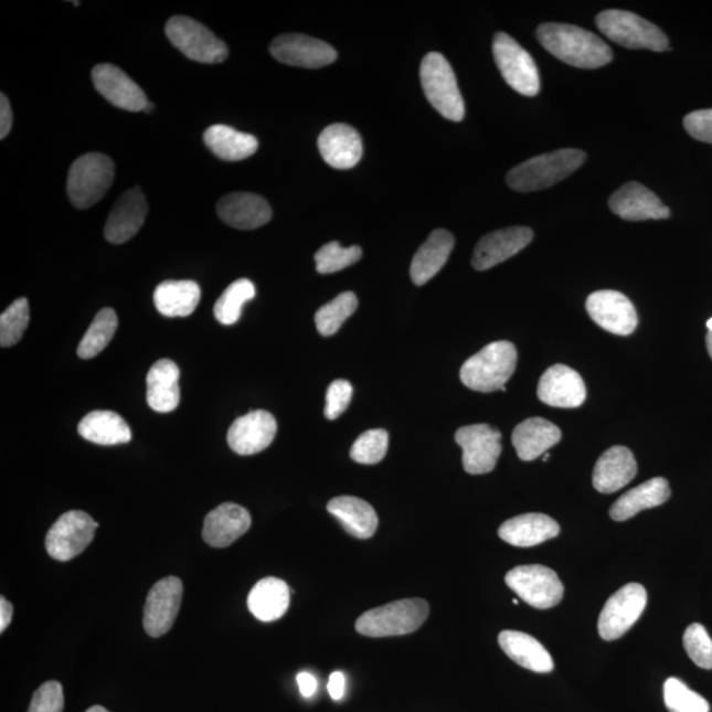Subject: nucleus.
Here are the masks:
<instances>
[{
    "label": "nucleus",
    "mask_w": 712,
    "mask_h": 712,
    "mask_svg": "<svg viewBox=\"0 0 712 712\" xmlns=\"http://www.w3.org/2000/svg\"><path fill=\"white\" fill-rule=\"evenodd\" d=\"M538 39L542 46L554 57L564 63L596 70L613 61V51L595 33L572 24L546 23L538 30Z\"/></svg>",
    "instance_id": "f257e3e1"
},
{
    "label": "nucleus",
    "mask_w": 712,
    "mask_h": 712,
    "mask_svg": "<svg viewBox=\"0 0 712 712\" xmlns=\"http://www.w3.org/2000/svg\"><path fill=\"white\" fill-rule=\"evenodd\" d=\"M585 160L586 153L580 149H559L521 162L507 174V182L518 192H535L568 178Z\"/></svg>",
    "instance_id": "f03ea898"
},
{
    "label": "nucleus",
    "mask_w": 712,
    "mask_h": 712,
    "mask_svg": "<svg viewBox=\"0 0 712 712\" xmlns=\"http://www.w3.org/2000/svg\"><path fill=\"white\" fill-rule=\"evenodd\" d=\"M517 363L518 351L511 342H493L467 359L459 376L467 389L472 391H501L517 370Z\"/></svg>",
    "instance_id": "7ed1b4c3"
},
{
    "label": "nucleus",
    "mask_w": 712,
    "mask_h": 712,
    "mask_svg": "<svg viewBox=\"0 0 712 712\" xmlns=\"http://www.w3.org/2000/svg\"><path fill=\"white\" fill-rule=\"evenodd\" d=\"M429 609L426 601L419 598L392 602L364 613L357 620L355 628L368 637L410 635L423 626Z\"/></svg>",
    "instance_id": "20e7f679"
},
{
    "label": "nucleus",
    "mask_w": 712,
    "mask_h": 712,
    "mask_svg": "<svg viewBox=\"0 0 712 712\" xmlns=\"http://www.w3.org/2000/svg\"><path fill=\"white\" fill-rule=\"evenodd\" d=\"M115 178L114 161L98 152L86 153L73 162L67 174V195L73 206L84 210L99 202Z\"/></svg>",
    "instance_id": "39448f33"
},
{
    "label": "nucleus",
    "mask_w": 712,
    "mask_h": 712,
    "mask_svg": "<svg viewBox=\"0 0 712 712\" xmlns=\"http://www.w3.org/2000/svg\"><path fill=\"white\" fill-rule=\"evenodd\" d=\"M427 100L444 118L460 121L465 118V102L456 74L443 54H426L419 70Z\"/></svg>",
    "instance_id": "423d86ee"
},
{
    "label": "nucleus",
    "mask_w": 712,
    "mask_h": 712,
    "mask_svg": "<svg viewBox=\"0 0 712 712\" xmlns=\"http://www.w3.org/2000/svg\"><path fill=\"white\" fill-rule=\"evenodd\" d=\"M596 25L603 35L629 50H669V40L659 26L636 13L623 10L603 11L596 17Z\"/></svg>",
    "instance_id": "0eeeda50"
},
{
    "label": "nucleus",
    "mask_w": 712,
    "mask_h": 712,
    "mask_svg": "<svg viewBox=\"0 0 712 712\" xmlns=\"http://www.w3.org/2000/svg\"><path fill=\"white\" fill-rule=\"evenodd\" d=\"M166 33L174 47L189 60L202 64H221L229 56V47L205 25L188 17L168 20Z\"/></svg>",
    "instance_id": "6e6552de"
},
{
    "label": "nucleus",
    "mask_w": 712,
    "mask_h": 712,
    "mask_svg": "<svg viewBox=\"0 0 712 712\" xmlns=\"http://www.w3.org/2000/svg\"><path fill=\"white\" fill-rule=\"evenodd\" d=\"M492 52L501 76L513 91L534 97L540 92L538 66L524 47L507 33L499 32L493 38Z\"/></svg>",
    "instance_id": "1a4fd4ad"
},
{
    "label": "nucleus",
    "mask_w": 712,
    "mask_h": 712,
    "mask_svg": "<svg viewBox=\"0 0 712 712\" xmlns=\"http://www.w3.org/2000/svg\"><path fill=\"white\" fill-rule=\"evenodd\" d=\"M507 586L522 601L538 609L560 605L564 585L552 568L541 565L518 566L506 575Z\"/></svg>",
    "instance_id": "9d476101"
},
{
    "label": "nucleus",
    "mask_w": 712,
    "mask_h": 712,
    "mask_svg": "<svg viewBox=\"0 0 712 712\" xmlns=\"http://www.w3.org/2000/svg\"><path fill=\"white\" fill-rule=\"evenodd\" d=\"M99 527L91 514L70 511L63 514L46 534L45 548L53 560L66 562L76 559L94 540Z\"/></svg>",
    "instance_id": "9b49d317"
},
{
    "label": "nucleus",
    "mask_w": 712,
    "mask_h": 712,
    "mask_svg": "<svg viewBox=\"0 0 712 712\" xmlns=\"http://www.w3.org/2000/svg\"><path fill=\"white\" fill-rule=\"evenodd\" d=\"M648 595L639 583L617 589L603 607L598 630L603 640L614 641L626 635L646 609Z\"/></svg>",
    "instance_id": "f8f14e48"
},
{
    "label": "nucleus",
    "mask_w": 712,
    "mask_h": 712,
    "mask_svg": "<svg viewBox=\"0 0 712 712\" xmlns=\"http://www.w3.org/2000/svg\"><path fill=\"white\" fill-rule=\"evenodd\" d=\"M456 443L464 450V469L467 474L491 472L501 454V433L487 424L464 426L456 433Z\"/></svg>",
    "instance_id": "ddd939ff"
},
{
    "label": "nucleus",
    "mask_w": 712,
    "mask_h": 712,
    "mask_svg": "<svg viewBox=\"0 0 712 712\" xmlns=\"http://www.w3.org/2000/svg\"><path fill=\"white\" fill-rule=\"evenodd\" d=\"M184 595V586L178 576H167L151 588L145 606L146 633L151 637L166 635L173 627Z\"/></svg>",
    "instance_id": "4468645a"
},
{
    "label": "nucleus",
    "mask_w": 712,
    "mask_h": 712,
    "mask_svg": "<svg viewBox=\"0 0 712 712\" xmlns=\"http://www.w3.org/2000/svg\"><path fill=\"white\" fill-rule=\"evenodd\" d=\"M586 309L593 321L612 334H633L639 322L633 301L620 291H594L587 298Z\"/></svg>",
    "instance_id": "2eb2a0df"
},
{
    "label": "nucleus",
    "mask_w": 712,
    "mask_h": 712,
    "mask_svg": "<svg viewBox=\"0 0 712 712\" xmlns=\"http://www.w3.org/2000/svg\"><path fill=\"white\" fill-rule=\"evenodd\" d=\"M270 53L283 64L308 70L328 66L337 60L334 47L301 33H288L276 38L270 44Z\"/></svg>",
    "instance_id": "dca6fc26"
},
{
    "label": "nucleus",
    "mask_w": 712,
    "mask_h": 712,
    "mask_svg": "<svg viewBox=\"0 0 712 712\" xmlns=\"http://www.w3.org/2000/svg\"><path fill=\"white\" fill-rule=\"evenodd\" d=\"M95 89L111 105L121 110L145 111L148 105L147 95L134 79L111 64H100L92 72Z\"/></svg>",
    "instance_id": "f3484780"
},
{
    "label": "nucleus",
    "mask_w": 712,
    "mask_h": 712,
    "mask_svg": "<svg viewBox=\"0 0 712 712\" xmlns=\"http://www.w3.org/2000/svg\"><path fill=\"white\" fill-rule=\"evenodd\" d=\"M276 433V418L267 411H254L230 426L227 443L240 456H254L274 443Z\"/></svg>",
    "instance_id": "a211bd4d"
},
{
    "label": "nucleus",
    "mask_w": 712,
    "mask_h": 712,
    "mask_svg": "<svg viewBox=\"0 0 712 712\" xmlns=\"http://www.w3.org/2000/svg\"><path fill=\"white\" fill-rule=\"evenodd\" d=\"M538 395L542 403L554 408H578L587 391L582 376L565 364H555L541 376Z\"/></svg>",
    "instance_id": "6ab92c4d"
},
{
    "label": "nucleus",
    "mask_w": 712,
    "mask_h": 712,
    "mask_svg": "<svg viewBox=\"0 0 712 712\" xmlns=\"http://www.w3.org/2000/svg\"><path fill=\"white\" fill-rule=\"evenodd\" d=\"M533 241V232L529 227H508L488 234L478 242L472 255V267L487 270L524 249Z\"/></svg>",
    "instance_id": "aec40b11"
},
{
    "label": "nucleus",
    "mask_w": 712,
    "mask_h": 712,
    "mask_svg": "<svg viewBox=\"0 0 712 712\" xmlns=\"http://www.w3.org/2000/svg\"><path fill=\"white\" fill-rule=\"evenodd\" d=\"M148 203L139 187L127 190L115 203L105 226V237L113 244L131 241L145 225Z\"/></svg>",
    "instance_id": "412c9836"
},
{
    "label": "nucleus",
    "mask_w": 712,
    "mask_h": 712,
    "mask_svg": "<svg viewBox=\"0 0 712 712\" xmlns=\"http://www.w3.org/2000/svg\"><path fill=\"white\" fill-rule=\"evenodd\" d=\"M609 209L626 221L668 220L670 210L639 182H627L609 199Z\"/></svg>",
    "instance_id": "4be33fe9"
},
{
    "label": "nucleus",
    "mask_w": 712,
    "mask_h": 712,
    "mask_svg": "<svg viewBox=\"0 0 712 712\" xmlns=\"http://www.w3.org/2000/svg\"><path fill=\"white\" fill-rule=\"evenodd\" d=\"M220 219L237 230L259 229L273 219V209L262 195L254 193H232L222 196L216 203Z\"/></svg>",
    "instance_id": "5701e85b"
},
{
    "label": "nucleus",
    "mask_w": 712,
    "mask_h": 712,
    "mask_svg": "<svg viewBox=\"0 0 712 712\" xmlns=\"http://www.w3.org/2000/svg\"><path fill=\"white\" fill-rule=\"evenodd\" d=\"M251 528V514L246 508L223 503L215 508L203 522L202 538L213 548H227L242 538Z\"/></svg>",
    "instance_id": "b1692460"
},
{
    "label": "nucleus",
    "mask_w": 712,
    "mask_h": 712,
    "mask_svg": "<svg viewBox=\"0 0 712 712\" xmlns=\"http://www.w3.org/2000/svg\"><path fill=\"white\" fill-rule=\"evenodd\" d=\"M322 159L336 169L354 168L363 156V142L355 128L343 124L325 128L318 138Z\"/></svg>",
    "instance_id": "393cba45"
},
{
    "label": "nucleus",
    "mask_w": 712,
    "mask_h": 712,
    "mask_svg": "<svg viewBox=\"0 0 712 712\" xmlns=\"http://www.w3.org/2000/svg\"><path fill=\"white\" fill-rule=\"evenodd\" d=\"M559 522L542 513H527L501 524L499 538L507 544L519 548H532L560 534Z\"/></svg>",
    "instance_id": "a878e982"
},
{
    "label": "nucleus",
    "mask_w": 712,
    "mask_h": 712,
    "mask_svg": "<svg viewBox=\"0 0 712 712\" xmlns=\"http://www.w3.org/2000/svg\"><path fill=\"white\" fill-rule=\"evenodd\" d=\"M637 464L628 447L614 446L598 459L593 474L596 491L614 493L636 477Z\"/></svg>",
    "instance_id": "bb28decb"
},
{
    "label": "nucleus",
    "mask_w": 712,
    "mask_h": 712,
    "mask_svg": "<svg viewBox=\"0 0 712 712\" xmlns=\"http://www.w3.org/2000/svg\"><path fill=\"white\" fill-rule=\"evenodd\" d=\"M561 437L562 434L557 425L545 418L532 417L514 427L512 444L519 458L531 463L557 445Z\"/></svg>",
    "instance_id": "cd10ccee"
},
{
    "label": "nucleus",
    "mask_w": 712,
    "mask_h": 712,
    "mask_svg": "<svg viewBox=\"0 0 712 712\" xmlns=\"http://www.w3.org/2000/svg\"><path fill=\"white\" fill-rule=\"evenodd\" d=\"M180 370L169 359L156 362L147 375V403L159 413H169L180 404Z\"/></svg>",
    "instance_id": "c85d7f7f"
},
{
    "label": "nucleus",
    "mask_w": 712,
    "mask_h": 712,
    "mask_svg": "<svg viewBox=\"0 0 712 712\" xmlns=\"http://www.w3.org/2000/svg\"><path fill=\"white\" fill-rule=\"evenodd\" d=\"M454 236L444 229L434 230L411 264L412 281L424 285L445 266L454 248Z\"/></svg>",
    "instance_id": "c756f323"
},
{
    "label": "nucleus",
    "mask_w": 712,
    "mask_h": 712,
    "mask_svg": "<svg viewBox=\"0 0 712 712\" xmlns=\"http://www.w3.org/2000/svg\"><path fill=\"white\" fill-rule=\"evenodd\" d=\"M289 605L290 588L275 576L257 582L247 598L249 613L264 623L279 620L288 612Z\"/></svg>",
    "instance_id": "7c9ffc66"
},
{
    "label": "nucleus",
    "mask_w": 712,
    "mask_h": 712,
    "mask_svg": "<svg viewBox=\"0 0 712 712\" xmlns=\"http://www.w3.org/2000/svg\"><path fill=\"white\" fill-rule=\"evenodd\" d=\"M499 646L510 659L535 673H551L554 669L552 656L542 644L524 633L503 630Z\"/></svg>",
    "instance_id": "2f4dec72"
},
{
    "label": "nucleus",
    "mask_w": 712,
    "mask_h": 712,
    "mask_svg": "<svg viewBox=\"0 0 712 712\" xmlns=\"http://www.w3.org/2000/svg\"><path fill=\"white\" fill-rule=\"evenodd\" d=\"M328 511L341 522L346 532L357 539H371L376 532L378 514L368 501L355 497H338L329 501Z\"/></svg>",
    "instance_id": "473e14b6"
},
{
    "label": "nucleus",
    "mask_w": 712,
    "mask_h": 712,
    "mask_svg": "<svg viewBox=\"0 0 712 712\" xmlns=\"http://www.w3.org/2000/svg\"><path fill=\"white\" fill-rule=\"evenodd\" d=\"M670 495L667 479H650L617 499L609 510V517L615 521H626L644 510L663 504L669 500Z\"/></svg>",
    "instance_id": "72a5a7b5"
},
{
    "label": "nucleus",
    "mask_w": 712,
    "mask_h": 712,
    "mask_svg": "<svg viewBox=\"0 0 712 712\" xmlns=\"http://www.w3.org/2000/svg\"><path fill=\"white\" fill-rule=\"evenodd\" d=\"M79 436L102 446L128 444L132 438L130 425L118 413L94 411L78 425Z\"/></svg>",
    "instance_id": "f704fd0d"
},
{
    "label": "nucleus",
    "mask_w": 712,
    "mask_h": 712,
    "mask_svg": "<svg viewBox=\"0 0 712 712\" xmlns=\"http://www.w3.org/2000/svg\"><path fill=\"white\" fill-rule=\"evenodd\" d=\"M201 289L192 280H168L161 283L153 294L156 309L162 316L188 317L199 307Z\"/></svg>",
    "instance_id": "c9c22d12"
},
{
    "label": "nucleus",
    "mask_w": 712,
    "mask_h": 712,
    "mask_svg": "<svg viewBox=\"0 0 712 712\" xmlns=\"http://www.w3.org/2000/svg\"><path fill=\"white\" fill-rule=\"evenodd\" d=\"M203 141L216 158L225 161H241L253 156L259 141L254 135L236 131L235 128L216 125L203 134Z\"/></svg>",
    "instance_id": "e433bc0d"
},
{
    "label": "nucleus",
    "mask_w": 712,
    "mask_h": 712,
    "mask_svg": "<svg viewBox=\"0 0 712 712\" xmlns=\"http://www.w3.org/2000/svg\"><path fill=\"white\" fill-rule=\"evenodd\" d=\"M118 330V316L110 308L102 309L95 316L91 328L87 329L83 341L79 342L77 354L81 359H92L100 354L113 341Z\"/></svg>",
    "instance_id": "4c0bfd02"
},
{
    "label": "nucleus",
    "mask_w": 712,
    "mask_h": 712,
    "mask_svg": "<svg viewBox=\"0 0 712 712\" xmlns=\"http://www.w3.org/2000/svg\"><path fill=\"white\" fill-rule=\"evenodd\" d=\"M256 288L253 281L240 279L229 285L214 305V317L222 325H234L241 320L243 305L253 300Z\"/></svg>",
    "instance_id": "58836bf2"
},
{
    "label": "nucleus",
    "mask_w": 712,
    "mask_h": 712,
    "mask_svg": "<svg viewBox=\"0 0 712 712\" xmlns=\"http://www.w3.org/2000/svg\"><path fill=\"white\" fill-rule=\"evenodd\" d=\"M357 308L358 297L355 294L343 291L334 300L317 310L315 320L318 332L323 337L337 334L344 321L355 314Z\"/></svg>",
    "instance_id": "ea45409f"
},
{
    "label": "nucleus",
    "mask_w": 712,
    "mask_h": 712,
    "mask_svg": "<svg viewBox=\"0 0 712 712\" xmlns=\"http://www.w3.org/2000/svg\"><path fill=\"white\" fill-rule=\"evenodd\" d=\"M29 300L18 298L0 316V344L2 348H11V346L19 343L24 331L29 328Z\"/></svg>",
    "instance_id": "a19ab883"
},
{
    "label": "nucleus",
    "mask_w": 712,
    "mask_h": 712,
    "mask_svg": "<svg viewBox=\"0 0 712 712\" xmlns=\"http://www.w3.org/2000/svg\"><path fill=\"white\" fill-rule=\"evenodd\" d=\"M363 253L359 246L342 247L338 242L325 244L315 256L318 274L339 273L361 261Z\"/></svg>",
    "instance_id": "79ce46f5"
},
{
    "label": "nucleus",
    "mask_w": 712,
    "mask_h": 712,
    "mask_svg": "<svg viewBox=\"0 0 712 712\" xmlns=\"http://www.w3.org/2000/svg\"><path fill=\"white\" fill-rule=\"evenodd\" d=\"M663 701L669 712H709L710 704L678 678H669L663 684Z\"/></svg>",
    "instance_id": "37998d69"
},
{
    "label": "nucleus",
    "mask_w": 712,
    "mask_h": 712,
    "mask_svg": "<svg viewBox=\"0 0 712 712\" xmlns=\"http://www.w3.org/2000/svg\"><path fill=\"white\" fill-rule=\"evenodd\" d=\"M389 433L383 429L364 432L352 445L350 457L361 465L382 463L389 451Z\"/></svg>",
    "instance_id": "c03bdc74"
},
{
    "label": "nucleus",
    "mask_w": 712,
    "mask_h": 712,
    "mask_svg": "<svg viewBox=\"0 0 712 712\" xmlns=\"http://www.w3.org/2000/svg\"><path fill=\"white\" fill-rule=\"evenodd\" d=\"M683 647L697 667L712 669V639L702 624H691L684 630Z\"/></svg>",
    "instance_id": "a18cd8bd"
},
{
    "label": "nucleus",
    "mask_w": 712,
    "mask_h": 712,
    "mask_svg": "<svg viewBox=\"0 0 712 712\" xmlns=\"http://www.w3.org/2000/svg\"><path fill=\"white\" fill-rule=\"evenodd\" d=\"M64 690L60 682L50 681L33 694L29 712H63Z\"/></svg>",
    "instance_id": "49530a36"
},
{
    "label": "nucleus",
    "mask_w": 712,
    "mask_h": 712,
    "mask_svg": "<svg viewBox=\"0 0 712 712\" xmlns=\"http://www.w3.org/2000/svg\"><path fill=\"white\" fill-rule=\"evenodd\" d=\"M352 398V385L348 380H336L329 385L327 392V406L325 416L328 419H337L349 408Z\"/></svg>",
    "instance_id": "de8ad7c7"
},
{
    "label": "nucleus",
    "mask_w": 712,
    "mask_h": 712,
    "mask_svg": "<svg viewBox=\"0 0 712 712\" xmlns=\"http://www.w3.org/2000/svg\"><path fill=\"white\" fill-rule=\"evenodd\" d=\"M690 137L712 145V108L690 113L683 119Z\"/></svg>",
    "instance_id": "09e8293b"
},
{
    "label": "nucleus",
    "mask_w": 712,
    "mask_h": 712,
    "mask_svg": "<svg viewBox=\"0 0 712 712\" xmlns=\"http://www.w3.org/2000/svg\"><path fill=\"white\" fill-rule=\"evenodd\" d=\"M12 108L6 94H0V139H4L12 128Z\"/></svg>",
    "instance_id": "8fccbe9b"
},
{
    "label": "nucleus",
    "mask_w": 712,
    "mask_h": 712,
    "mask_svg": "<svg viewBox=\"0 0 712 712\" xmlns=\"http://www.w3.org/2000/svg\"><path fill=\"white\" fill-rule=\"evenodd\" d=\"M346 677L341 671H334L329 678L328 690L334 701H341L344 695Z\"/></svg>",
    "instance_id": "3c124183"
},
{
    "label": "nucleus",
    "mask_w": 712,
    "mask_h": 712,
    "mask_svg": "<svg viewBox=\"0 0 712 712\" xmlns=\"http://www.w3.org/2000/svg\"><path fill=\"white\" fill-rule=\"evenodd\" d=\"M297 683L305 698H310L316 694L318 683L315 676L302 671V673L297 676Z\"/></svg>",
    "instance_id": "603ef678"
},
{
    "label": "nucleus",
    "mask_w": 712,
    "mask_h": 712,
    "mask_svg": "<svg viewBox=\"0 0 712 712\" xmlns=\"http://www.w3.org/2000/svg\"><path fill=\"white\" fill-rule=\"evenodd\" d=\"M13 615V607L6 598H0V630L4 633L6 628L10 626Z\"/></svg>",
    "instance_id": "864d4df0"
},
{
    "label": "nucleus",
    "mask_w": 712,
    "mask_h": 712,
    "mask_svg": "<svg viewBox=\"0 0 712 712\" xmlns=\"http://www.w3.org/2000/svg\"><path fill=\"white\" fill-rule=\"evenodd\" d=\"M706 343H708L709 354L712 358V331H709V334L706 337Z\"/></svg>",
    "instance_id": "5fc2aeb1"
},
{
    "label": "nucleus",
    "mask_w": 712,
    "mask_h": 712,
    "mask_svg": "<svg viewBox=\"0 0 712 712\" xmlns=\"http://www.w3.org/2000/svg\"><path fill=\"white\" fill-rule=\"evenodd\" d=\"M86 712H110V711H107L105 708H102V706H93Z\"/></svg>",
    "instance_id": "6e6d98bb"
},
{
    "label": "nucleus",
    "mask_w": 712,
    "mask_h": 712,
    "mask_svg": "<svg viewBox=\"0 0 712 712\" xmlns=\"http://www.w3.org/2000/svg\"><path fill=\"white\" fill-rule=\"evenodd\" d=\"M153 108H155V106L151 104V102H148V105H147L145 111L148 113V114L152 113Z\"/></svg>",
    "instance_id": "4d7b16f0"
},
{
    "label": "nucleus",
    "mask_w": 712,
    "mask_h": 712,
    "mask_svg": "<svg viewBox=\"0 0 712 712\" xmlns=\"http://www.w3.org/2000/svg\"><path fill=\"white\" fill-rule=\"evenodd\" d=\"M708 329L709 331H712V318L708 321Z\"/></svg>",
    "instance_id": "13d9d810"
},
{
    "label": "nucleus",
    "mask_w": 712,
    "mask_h": 712,
    "mask_svg": "<svg viewBox=\"0 0 712 712\" xmlns=\"http://www.w3.org/2000/svg\"><path fill=\"white\" fill-rule=\"evenodd\" d=\"M549 458H551V454L545 453L544 454V463H548Z\"/></svg>",
    "instance_id": "bf43d9fd"
}]
</instances>
